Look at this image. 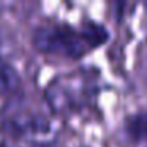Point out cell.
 <instances>
[{"instance_id": "7a4b0ae2", "label": "cell", "mask_w": 147, "mask_h": 147, "mask_svg": "<svg viewBox=\"0 0 147 147\" xmlns=\"http://www.w3.org/2000/svg\"><path fill=\"white\" fill-rule=\"evenodd\" d=\"M8 128L14 136L38 147H48L57 139V125L38 112H19L10 119Z\"/></svg>"}, {"instance_id": "5b68a950", "label": "cell", "mask_w": 147, "mask_h": 147, "mask_svg": "<svg viewBox=\"0 0 147 147\" xmlns=\"http://www.w3.org/2000/svg\"><path fill=\"white\" fill-rule=\"evenodd\" d=\"M127 131L133 141H147V112H141L128 119Z\"/></svg>"}, {"instance_id": "277c9868", "label": "cell", "mask_w": 147, "mask_h": 147, "mask_svg": "<svg viewBox=\"0 0 147 147\" xmlns=\"http://www.w3.org/2000/svg\"><path fill=\"white\" fill-rule=\"evenodd\" d=\"M19 86V74L11 65L0 60V95L13 92Z\"/></svg>"}, {"instance_id": "3957f363", "label": "cell", "mask_w": 147, "mask_h": 147, "mask_svg": "<svg viewBox=\"0 0 147 147\" xmlns=\"http://www.w3.org/2000/svg\"><path fill=\"white\" fill-rule=\"evenodd\" d=\"M87 89L79 78L65 76L55 79L46 90V100L57 112H67L79 108L86 100Z\"/></svg>"}, {"instance_id": "52a82bcc", "label": "cell", "mask_w": 147, "mask_h": 147, "mask_svg": "<svg viewBox=\"0 0 147 147\" xmlns=\"http://www.w3.org/2000/svg\"><path fill=\"white\" fill-rule=\"evenodd\" d=\"M0 147H2V146H0Z\"/></svg>"}, {"instance_id": "8992f818", "label": "cell", "mask_w": 147, "mask_h": 147, "mask_svg": "<svg viewBox=\"0 0 147 147\" xmlns=\"http://www.w3.org/2000/svg\"><path fill=\"white\" fill-rule=\"evenodd\" d=\"M81 32L86 36V40L90 45V48L100 46L101 43H105L106 40H108V32H106V29H103L100 24H89V26H86Z\"/></svg>"}, {"instance_id": "6da1fadb", "label": "cell", "mask_w": 147, "mask_h": 147, "mask_svg": "<svg viewBox=\"0 0 147 147\" xmlns=\"http://www.w3.org/2000/svg\"><path fill=\"white\" fill-rule=\"evenodd\" d=\"M33 45L41 52H54L65 57H81L90 48L82 32L63 26H43L33 33Z\"/></svg>"}]
</instances>
